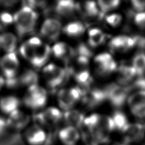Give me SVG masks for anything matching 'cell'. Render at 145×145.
<instances>
[{
    "mask_svg": "<svg viewBox=\"0 0 145 145\" xmlns=\"http://www.w3.org/2000/svg\"><path fill=\"white\" fill-rule=\"evenodd\" d=\"M5 28V25L3 24V23L1 21V19H0V31H1L4 30Z\"/></svg>",
    "mask_w": 145,
    "mask_h": 145,
    "instance_id": "60d3db41",
    "label": "cell"
},
{
    "mask_svg": "<svg viewBox=\"0 0 145 145\" xmlns=\"http://www.w3.org/2000/svg\"><path fill=\"white\" fill-rule=\"evenodd\" d=\"M47 99L46 90L36 85L28 87L23 99L24 105L33 110H38L44 106Z\"/></svg>",
    "mask_w": 145,
    "mask_h": 145,
    "instance_id": "3957f363",
    "label": "cell"
},
{
    "mask_svg": "<svg viewBox=\"0 0 145 145\" xmlns=\"http://www.w3.org/2000/svg\"><path fill=\"white\" fill-rule=\"evenodd\" d=\"M5 84V80L3 77L0 76V89H1L2 87Z\"/></svg>",
    "mask_w": 145,
    "mask_h": 145,
    "instance_id": "ab89813d",
    "label": "cell"
},
{
    "mask_svg": "<svg viewBox=\"0 0 145 145\" xmlns=\"http://www.w3.org/2000/svg\"><path fill=\"white\" fill-rule=\"evenodd\" d=\"M19 61L15 52L6 54L0 59V69L5 81H10L17 76Z\"/></svg>",
    "mask_w": 145,
    "mask_h": 145,
    "instance_id": "8992f818",
    "label": "cell"
},
{
    "mask_svg": "<svg viewBox=\"0 0 145 145\" xmlns=\"http://www.w3.org/2000/svg\"><path fill=\"white\" fill-rule=\"evenodd\" d=\"M77 10V4L70 0H61L56 2L55 12L62 17H70Z\"/></svg>",
    "mask_w": 145,
    "mask_h": 145,
    "instance_id": "7402d4cb",
    "label": "cell"
},
{
    "mask_svg": "<svg viewBox=\"0 0 145 145\" xmlns=\"http://www.w3.org/2000/svg\"><path fill=\"white\" fill-rule=\"evenodd\" d=\"M117 72L118 82L120 85L124 87H129L138 77L132 65H129L125 63H121V65L118 67Z\"/></svg>",
    "mask_w": 145,
    "mask_h": 145,
    "instance_id": "2e32d148",
    "label": "cell"
},
{
    "mask_svg": "<svg viewBox=\"0 0 145 145\" xmlns=\"http://www.w3.org/2000/svg\"><path fill=\"white\" fill-rule=\"evenodd\" d=\"M43 41L38 37H32L26 41L20 46L19 51L20 54L26 60L30 62L32 60L35 51L38 46H40Z\"/></svg>",
    "mask_w": 145,
    "mask_h": 145,
    "instance_id": "ffe728a7",
    "label": "cell"
},
{
    "mask_svg": "<svg viewBox=\"0 0 145 145\" xmlns=\"http://www.w3.org/2000/svg\"><path fill=\"white\" fill-rule=\"evenodd\" d=\"M134 40H135L136 46L139 50H143L145 49V36L141 35L134 36Z\"/></svg>",
    "mask_w": 145,
    "mask_h": 145,
    "instance_id": "74e56055",
    "label": "cell"
},
{
    "mask_svg": "<svg viewBox=\"0 0 145 145\" xmlns=\"http://www.w3.org/2000/svg\"><path fill=\"white\" fill-rule=\"evenodd\" d=\"M145 127L138 122L129 123L123 132V142L126 145L140 142L144 136Z\"/></svg>",
    "mask_w": 145,
    "mask_h": 145,
    "instance_id": "30bf717a",
    "label": "cell"
},
{
    "mask_svg": "<svg viewBox=\"0 0 145 145\" xmlns=\"http://www.w3.org/2000/svg\"><path fill=\"white\" fill-rule=\"evenodd\" d=\"M30 116L19 110L14 111L9 115L7 120L8 127L14 131H20L28 125Z\"/></svg>",
    "mask_w": 145,
    "mask_h": 145,
    "instance_id": "9a60e30c",
    "label": "cell"
},
{
    "mask_svg": "<svg viewBox=\"0 0 145 145\" xmlns=\"http://www.w3.org/2000/svg\"><path fill=\"white\" fill-rule=\"evenodd\" d=\"M132 66L138 76H144L145 74V54L143 52H139L134 57Z\"/></svg>",
    "mask_w": 145,
    "mask_h": 145,
    "instance_id": "f546056e",
    "label": "cell"
},
{
    "mask_svg": "<svg viewBox=\"0 0 145 145\" xmlns=\"http://www.w3.org/2000/svg\"><path fill=\"white\" fill-rule=\"evenodd\" d=\"M127 102L134 116L140 119L145 118V91L134 92L129 95Z\"/></svg>",
    "mask_w": 145,
    "mask_h": 145,
    "instance_id": "9c48e42d",
    "label": "cell"
},
{
    "mask_svg": "<svg viewBox=\"0 0 145 145\" xmlns=\"http://www.w3.org/2000/svg\"><path fill=\"white\" fill-rule=\"evenodd\" d=\"M38 15L30 7L23 5L14 15L15 29L20 37H23L33 31Z\"/></svg>",
    "mask_w": 145,
    "mask_h": 145,
    "instance_id": "6da1fadb",
    "label": "cell"
},
{
    "mask_svg": "<svg viewBox=\"0 0 145 145\" xmlns=\"http://www.w3.org/2000/svg\"><path fill=\"white\" fill-rule=\"evenodd\" d=\"M107 95V100L111 105L117 109H120L125 105L127 100H128L130 89L127 87L112 83L104 87Z\"/></svg>",
    "mask_w": 145,
    "mask_h": 145,
    "instance_id": "277c9868",
    "label": "cell"
},
{
    "mask_svg": "<svg viewBox=\"0 0 145 145\" xmlns=\"http://www.w3.org/2000/svg\"><path fill=\"white\" fill-rule=\"evenodd\" d=\"M96 72L101 76H108L118 69V64L113 56L109 53H102L94 59Z\"/></svg>",
    "mask_w": 145,
    "mask_h": 145,
    "instance_id": "52a82bcc",
    "label": "cell"
},
{
    "mask_svg": "<svg viewBox=\"0 0 145 145\" xmlns=\"http://www.w3.org/2000/svg\"><path fill=\"white\" fill-rule=\"evenodd\" d=\"M120 1L118 0H112V1H98V6L100 10V14L101 19L107 14L112 10L116 9L119 5Z\"/></svg>",
    "mask_w": 145,
    "mask_h": 145,
    "instance_id": "4dcf8cb0",
    "label": "cell"
},
{
    "mask_svg": "<svg viewBox=\"0 0 145 145\" xmlns=\"http://www.w3.org/2000/svg\"><path fill=\"white\" fill-rule=\"evenodd\" d=\"M122 16L120 14H114L105 17V20L112 27H117L122 21Z\"/></svg>",
    "mask_w": 145,
    "mask_h": 145,
    "instance_id": "836d02e7",
    "label": "cell"
},
{
    "mask_svg": "<svg viewBox=\"0 0 145 145\" xmlns=\"http://www.w3.org/2000/svg\"><path fill=\"white\" fill-rule=\"evenodd\" d=\"M20 105V100L17 97L9 95L0 99V110L3 112L10 114L18 110Z\"/></svg>",
    "mask_w": 145,
    "mask_h": 145,
    "instance_id": "484cf974",
    "label": "cell"
},
{
    "mask_svg": "<svg viewBox=\"0 0 145 145\" xmlns=\"http://www.w3.org/2000/svg\"><path fill=\"white\" fill-rule=\"evenodd\" d=\"M63 118L68 126H71L78 129L82 127L85 116L84 114L81 111L72 110L65 111L63 113Z\"/></svg>",
    "mask_w": 145,
    "mask_h": 145,
    "instance_id": "44dd1931",
    "label": "cell"
},
{
    "mask_svg": "<svg viewBox=\"0 0 145 145\" xmlns=\"http://www.w3.org/2000/svg\"><path fill=\"white\" fill-rule=\"evenodd\" d=\"M16 36L11 33H3L0 34V49L7 54L15 52L17 47Z\"/></svg>",
    "mask_w": 145,
    "mask_h": 145,
    "instance_id": "603a6c76",
    "label": "cell"
},
{
    "mask_svg": "<svg viewBox=\"0 0 145 145\" xmlns=\"http://www.w3.org/2000/svg\"><path fill=\"white\" fill-rule=\"evenodd\" d=\"M51 53L55 57L65 61L67 64L76 56L75 49L65 42H58L54 44L51 48Z\"/></svg>",
    "mask_w": 145,
    "mask_h": 145,
    "instance_id": "e0dca14e",
    "label": "cell"
},
{
    "mask_svg": "<svg viewBox=\"0 0 145 145\" xmlns=\"http://www.w3.org/2000/svg\"><path fill=\"white\" fill-rule=\"evenodd\" d=\"M63 117V113L59 109L50 107L40 113H36L33 118L40 125L53 126L58 123Z\"/></svg>",
    "mask_w": 145,
    "mask_h": 145,
    "instance_id": "ba28073f",
    "label": "cell"
},
{
    "mask_svg": "<svg viewBox=\"0 0 145 145\" xmlns=\"http://www.w3.org/2000/svg\"><path fill=\"white\" fill-rule=\"evenodd\" d=\"M38 76L37 72L32 69H27L23 71L20 76H17L18 85L30 87L38 84Z\"/></svg>",
    "mask_w": 145,
    "mask_h": 145,
    "instance_id": "d4e9b609",
    "label": "cell"
},
{
    "mask_svg": "<svg viewBox=\"0 0 145 145\" xmlns=\"http://www.w3.org/2000/svg\"><path fill=\"white\" fill-rule=\"evenodd\" d=\"M58 138L64 145H76L80 139V134L77 129L67 126L59 131Z\"/></svg>",
    "mask_w": 145,
    "mask_h": 145,
    "instance_id": "d6986e66",
    "label": "cell"
},
{
    "mask_svg": "<svg viewBox=\"0 0 145 145\" xmlns=\"http://www.w3.org/2000/svg\"><path fill=\"white\" fill-rule=\"evenodd\" d=\"M131 5L133 10L138 13L143 12L145 10V1L141 0H132L131 1Z\"/></svg>",
    "mask_w": 145,
    "mask_h": 145,
    "instance_id": "8d00e7d4",
    "label": "cell"
},
{
    "mask_svg": "<svg viewBox=\"0 0 145 145\" xmlns=\"http://www.w3.org/2000/svg\"><path fill=\"white\" fill-rule=\"evenodd\" d=\"M111 118L113 120L115 130H118L122 133L129 124L125 114L120 110L115 111Z\"/></svg>",
    "mask_w": 145,
    "mask_h": 145,
    "instance_id": "f1b7e54d",
    "label": "cell"
},
{
    "mask_svg": "<svg viewBox=\"0 0 145 145\" xmlns=\"http://www.w3.org/2000/svg\"><path fill=\"white\" fill-rule=\"evenodd\" d=\"M136 46L134 36L119 35L113 38L109 41V46L112 52H123L130 50Z\"/></svg>",
    "mask_w": 145,
    "mask_h": 145,
    "instance_id": "7c38bea8",
    "label": "cell"
},
{
    "mask_svg": "<svg viewBox=\"0 0 145 145\" xmlns=\"http://www.w3.org/2000/svg\"><path fill=\"white\" fill-rule=\"evenodd\" d=\"M107 100L105 88L93 87L82 97L83 103L89 108H95Z\"/></svg>",
    "mask_w": 145,
    "mask_h": 145,
    "instance_id": "4fadbf2b",
    "label": "cell"
},
{
    "mask_svg": "<svg viewBox=\"0 0 145 145\" xmlns=\"http://www.w3.org/2000/svg\"><path fill=\"white\" fill-rule=\"evenodd\" d=\"M76 51V55L85 57L90 59L93 55L92 51L90 50V48L86 45L84 43H80L79 45H77V48L75 49Z\"/></svg>",
    "mask_w": 145,
    "mask_h": 145,
    "instance_id": "1f68e13d",
    "label": "cell"
},
{
    "mask_svg": "<svg viewBox=\"0 0 145 145\" xmlns=\"http://www.w3.org/2000/svg\"><path fill=\"white\" fill-rule=\"evenodd\" d=\"M8 128V125L7 120H5L3 118L0 117V137L7 133Z\"/></svg>",
    "mask_w": 145,
    "mask_h": 145,
    "instance_id": "f35d334b",
    "label": "cell"
},
{
    "mask_svg": "<svg viewBox=\"0 0 145 145\" xmlns=\"http://www.w3.org/2000/svg\"><path fill=\"white\" fill-rule=\"evenodd\" d=\"M0 19L5 27L14 22V16L9 12H3L0 13Z\"/></svg>",
    "mask_w": 145,
    "mask_h": 145,
    "instance_id": "d590c367",
    "label": "cell"
},
{
    "mask_svg": "<svg viewBox=\"0 0 145 145\" xmlns=\"http://www.w3.org/2000/svg\"><path fill=\"white\" fill-rule=\"evenodd\" d=\"M24 139L30 145H43L47 140V134L40 125L35 124L26 129Z\"/></svg>",
    "mask_w": 145,
    "mask_h": 145,
    "instance_id": "5bb4252c",
    "label": "cell"
},
{
    "mask_svg": "<svg viewBox=\"0 0 145 145\" xmlns=\"http://www.w3.org/2000/svg\"><path fill=\"white\" fill-rule=\"evenodd\" d=\"M134 22L139 29H145V12L138 13L134 16Z\"/></svg>",
    "mask_w": 145,
    "mask_h": 145,
    "instance_id": "e575fe53",
    "label": "cell"
},
{
    "mask_svg": "<svg viewBox=\"0 0 145 145\" xmlns=\"http://www.w3.org/2000/svg\"><path fill=\"white\" fill-rule=\"evenodd\" d=\"M107 36L98 28H92L88 31V44L92 48L97 47L104 42Z\"/></svg>",
    "mask_w": 145,
    "mask_h": 145,
    "instance_id": "83f0119b",
    "label": "cell"
},
{
    "mask_svg": "<svg viewBox=\"0 0 145 145\" xmlns=\"http://www.w3.org/2000/svg\"><path fill=\"white\" fill-rule=\"evenodd\" d=\"M127 87L130 89V92L134 89L145 91V76H138L132 82V84Z\"/></svg>",
    "mask_w": 145,
    "mask_h": 145,
    "instance_id": "d6a6232c",
    "label": "cell"
},
{
    "mask_svg": "<svg viewBox=\"0 0 145 145\" xmlns=\"http://www.w3.org/2000/svg\"><path fill=\"white\" fill-rule=\"evenodd\" d=\"M51 54V48L47 44L42 43L36 48L34 55L30 63L36 68H40L45 65Z\"/></svg>",
    "mask_w": 145,
    "mask_h": 145,
    "instance_id": "ac0fdd59",
    "label": "cell"
},
{
    "mask_svg": "<svg viewBox=\"0 0 145 145\" xmlns=\"http://www.w3.org/2000/svg\"><path fill=\"white\" fill-rule=\"evenodd\" d=\"M86 27L81 21H73L67 24L63 28V33L69 37L76 38L81 36L85 31Z\"/></svg>",
    "mask_w": 145,
    "mask_h": 145,
    "instance_id": "4316f807",
    "label": "cell"
},
{
    "mask_svg": "<svg viewBox=\"0 0 145 145\" xmlns=\"http://www.w3.org/2000/svg\"><path fill=\"white\" fill-rule=\"evenodd\" d=\"M82 98V94L77 86L71 89H61L57 95L59 106L66 111L71 110Z\"/></svg>",
    "mask_w": 145,
    "mask_h": 145,
    "instance_id": "5b68a950",
    "label": "cell"
},
{
    "mask_svg": "<svg viewBox=\"0 0 145 145\" xmlns=\"http://www.w3.org/2000/svg\"><path fill=\"white\" fill-rule=\"evenodd\" d=\"M77 10L81 11L82 14L87 19L98 17V19H101L99 8L95 1L84 2L82 5L77 4Z\"/></svg>",
    "mask_w": 145,
    "mask_h": 145,
    "instance_id": "cb8c5ba5",
    "label": "cell"
},
{
    "mask_svg": "<svg viewBox=\"0 0 145 145\" xmlns=\"http://www.w3.org/2000/svg\"><path fill=\"white\" fill-rule=\"evenodd\" d=\"M42 72L46 84L52 90H56L62 85L69 76L65 69L54 64H49L45 66Z\"/></svg>",
    "mask_w": 145,
    "mask_h": 145,
    "instance_id": "7a4b0ae2",
    "label": "cell"
},
{
    "mask_svg": "<svg viewBox=\"0 0 145 145\" xmlns=\"http://www.w3.org/2000/svg\"><path fill=\"white\" fill-rule=\"evenodd\" d=\"M61 31V24L55 18L45 19L40 28V35L49 40L54 41L58 38Z\"/></svg>",
    "mask_w": 145,
    "mask_h": 145,
    "instance_id": "8fae6325",
    "label": "cell"
}]
</instances>
